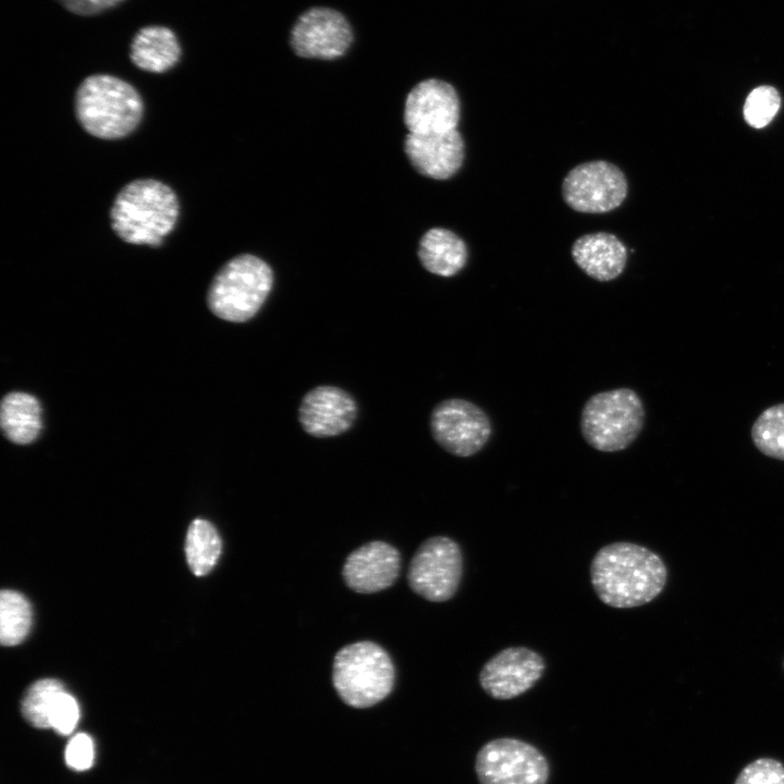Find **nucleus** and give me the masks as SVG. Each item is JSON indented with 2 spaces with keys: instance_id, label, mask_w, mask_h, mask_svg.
<instances>
[{
  "instance_id": "f8f14e48",
  "label": "nucleus",
  "mask_w": 784,
  "mask_h": 784,
  "mask_svg": "<svg viewBox=\"0 0 784 784\" xmlns=\"http://www.w3.org/2000/svg\"><path fill=\"white\" fill-rule=\"evenodd\" d=\"M546 661L527 647H507L491 657L479 672V684L497 700L516 698L531 689L542 677Z\"/></svg>"
},
{
  "instance_id": "c85d7f7f",
  "label": "nucleus",
  "mask_w": 784,
  "mask_h": 784,
  "mask_svg": "<svg viewBox=\"0 0 784 784\" xmlns=\"http://www.w3.org/2000/svg\"><path fill=\"white\" fill-rule=\"evenodd\" d=\"M68 11L77 15H95L109 10L123 0H58Z\"/></svg>"
},
{
  "instance_id": "2eb2a0df",
  "label": "nucleus",
  "mask_w": 784,
  "mask_h": 784,
  "mask_svg": "<svg viewBox=\"0 0 784 784\" xmlns=\"http://www.w3.org/2000/svg\"><path fill=\"white\" fill-rule=\"evenodd\" d=\"M401 555L388 542L375 540L352 551L342 568L346 586L358 593H373L391 587L400 575Z\"/></svg>"
},
{
  "instance_id": "412c9836",
  "label": "nucleus",
  "mask_w": 784,
  "mask_h": 784,
  "mask_svg": "<svg viewBox=\"0 0 784 784\" xmlns=\"http://www.w3.org/2000/svg\"><path fill=\"white\" fill-rule=\"evenodd\" d=\"M221 550V538L211 523L205 519L191 523L185 540V554L188 566L196 576H204L213 568Z\"/></svg>"
},
{
  "instance_id": "dca6fc26",
  "label": "nucleus",
  "mask_w": 784,
  "mask_h": 784,
  "mask_svg": "<svg viewBox=\"0 0 784 784\" xmlns=\"http://www.w3.org/2000/svg\"><path fill=\"white\" fill-rule=\"evenodd\" d=\"M404 150L417 172L434 180L450 179L460 170L464 160V140L457 130L408 133Z\"/></svg>"
},
{
  "instance_id": "aec40b11",
  "label": "nucleus",
  "mask_w": 784,
  "mask_h": 784,
  "mask_svg": "<svg viewBox=\"0 0 784 784\" xmlns=\"http://www.w3.org/2000/svg\"><path fill=\"white\" fill-rule=\"evenodd\" d=\"M0 426L7 439L28 444L39 434L41 407L38 400L25 392L8 393L1 402Z\"/></svg>"
},
{
  "instance_id": "a211bd4d",
  "label": "nucleus",
  "mask_w": 784,
  "mask_h": 784,
  "mask_svg": "<svg viewBox=\"0 0 784 784\" xmlns=\"http://www.w3.org/2000/svg\"><path fill=\"white\" fill-rule=\"evenodd\" d=\"M181 54L175 33L166 26H145L135 34L131 44L132 62L148 72L163 73L172 69Z\"/></svg>"
},
{
  "instance_id": "ddd939ff",
  "label": "nucleus",
  "mask_w": 784,
  "mask_h": 784,
  "mask_svg": "<svg viewBox=\"0 0 784 784\" xmlns=\"http://www.w3.org/2000/svg\"><path fill=\"white\" fill-rule=\"evenodd\" d=\"M456 90L449 83L429 78L418 83L407 95L404 123L409 133H443L456 130L461 106Z\"/></svg>"
},
{
  "instance_id": "4be33fe9",
  "label": "nucleus",
  "mask_w": 784,
  "mask_h": 784,
  "mask_svg": "<svg viewBox=\"0 0 784 784\" xmlns=\"http://www.w3.org/2000/svg\"><path fill=\"white\" fill-rule=\"evenodd\" d=\"M32 608L28 600L14 590L0 593V640L3 646L22 642L32 626Z\"/></svg>"
},
{
  "instance_id": "0eeeda50",
  "label": "nucleus",
  "mask_w": 784,
  "mask_h": 784,
  "mask_svg": "<svg viewBox=\"0 0 784 784\" xmlns=\"http://www.w3.org/2000/svg\"><path fill=\"white\" fill-rule=\"evenodd\" d=\"M463 575V554L456 541L445 536L426 539L414 553L407 572L411 589L431 602L450 600Z\"/></svg>"
},
{
  "instance_id": "f03ea898",
  "label": "nucleus",
  "mask_w": 784,
  "mask_h": 784,
  "mask_svg": "<svg viewBox=\"0 0 784 784\" xmlns=\"http://www.w3.org/2000/svg\"><path fill=\"white\" fill-rule=\"evenodd\" d=\"M179 216L173 189L154 179L134 180L117 194L110 210L115 234L130 244L160 246Z\"/></svg>"
},
{
  "instance_id": "423d86ee",
  "label": "nucleus",
  "mask_w": 784,
  "mask_h": 784,
  "mask_svg": "<svg viewBox=\"0 0 784 784\" xmlns=\"http://www.w3.org/2000/svg\"><path fill=\"white\" fill-rule=\"evenodd\" d=\"M272 284L269 265L254 255H240L217 272L208 290L207 304L220 319L245 322L259 311Z\"/></svg>"
},
{
  "instance_id": "f257e3e1",
  "label": "nucleus",
  "mask_w": 784,
  "mask_h": 784,
  "mask_svg": "<svg viewBox=\"0 0 784 784\" xmlns=\"http://www.w3.org/2000/svg\"><path fill=\"white\" fill-rule=\"evenodd\" d=\"M592 588L604 604L616 609L651 602L664 589L667 568L652 550L627 541L598 550L590 564Z\"/></svg>"
},
{
  "instance_id": "20e7f679",
  "label": "nucleus",
  "mask_w": 784,
  "mask_h": 784,
  "mask_svg": "<svg viewBox=\"0 0 784 784\" xmlns=\"http://www.w3.org/2000/svg\"><path fill=\"white\" fill-rule=\"evenodd\" d=\"M395 669L389 653L369 640L341 648L332 663V683L340 698L354 708L382 701L393 689Z\"/></svg>"
},
{
  "instance_id": "39448f33",
  "label": "nucleus",
  "mask_w": 784,
  "mask_h": 784,
  "mask_svg": "<svg viewBox=\"0 0 784 784\" xmlns=\"http://www.w3.org/2000/svg\"><path fill=\"white\" fill-rule=\"evenodd\" d=\"M645 406L637 392L617 388L591 395L580 414L585 441L600 452L627 449L645 425Z\"/></svg>"
},
{
  "instance_id": "5701e85b",
  "label": "nucleus",
  "mask_w": 784,
  "mask_h": 784,
  "mask_svg": "<svg viewBox=\"0 0 784 784\" xmlns=\"http://www.w3.org/2000/svg\"><path fill=\"white\" fill-rule=\"evenodd\" d=\"M750 436L763 455L784 461V403L762 411L751 426Z\"/></svg>"
},
{
  "instance_id": "b1692460",
  "label": "nucleus",
  "mask_w": 784,
  "mask_h": 784,
  "mask_svg": "<svg viewBox=\"0 0 784 784\" xmlns=\"http://www.w3.org/2000/svg\"><path fill=\"white\" fill-rule=\"evenodd\" d=\"M64 687L53 678L35 682L25 693L21 710L25 720L37 728H50V714Z\"/></svg>"
},
{
  "instance_id": "9b49d317",
  "label": "nucleus",
  "mask_w": 784,
  "mask_h": 784,
  "mask_svg": "<svg viewBox=\"0 0 784 784\" xmlns=\"http://www.w3.org/2000/svg\"><path fill=\"white\" fill-rule=\"evenodd\" d=\"M354 35L346 17L336 10L315 7L294 23L290 44L296 56L306 59H336L345 54Z\"/></svg>"
},
{
  "instance_id": "a878e982",
  "label": "nucleus",
  "mask_w": 784,
  "mask_h": 784,
  "mask_svg": "<svg viewBox=\"0 0 784 784\" xmlns=\"http://www.w3.org/2000/svg\"><path fill=\"white\" fill-rule=\"evenodd\" d=\"M734 784H784V765L771 758H760L747 764Z\"/></svg>"
},
{
  "instance_id": "393cba45",
  "label": "nucleus",
  "mask_w": 784,
  "mask_h": 784,
  "mask_svg": "<svg viewBox=\"0 0 784 784\" xmlns=\"http://www.w3.org/2000/svg\"><path fill=\"white\" fill-rule=\"evenodd\" d=\"M781 106L779 91L769 85L754 88L744 103L745 121L755 128L767 126L775 117Z\"/></svg>"
},
{
  "instance_id": "f3484780",
  "label": "nucleus",
  "mask_w": 784,
  "mask_h": 784,
  "mask_svg": "<svg viewBox=\"0 0 784 784\" xmlns=\"http://www.w3.org/2000/svg\"><path fill=\"white\" fill-rule=\"evenodd\" d=\"M572 256L587 275L602 282L617 278L627 261L624 244L615 235L604 232L577 238L572 246Z\"/></svg>"
},
{
  "instance_id": "cd10ccee",
  "label": "nucleus",
  "mask_w": 784,
  "mask_h": 784,
  "mask_svg": "<svg viewBox=\"0 0 784 784\" xmlns=\"http://www.w3.org/2000/svg\"><path fill=\"white\" fill-rule=\"evenodd\" d=\"M65 762L76 771H85L94 763L95 749L94 743L89 735L77 733L68 743L65 747Z\"/></svg>"
},
{
  "instance_id": "9d476101",
  "label": "nucleus",
  "mask_w": 784,
  "mask_h": 784,
  "mask_svg": "<svg viewBox=\"0 0 784 784\" xmlns=\"http://www.w3.org/2000/svg\"><path fill=\"white\" fill-rule=\"evenodd\" d=\"M562 195L578 212L604 213L617 208L627 195V181L615 164L589 161L573 168L565 176Z\"/></svg>"
},
{
  "instance_id": "6e6552de",
  "label": "nucleus",
  "mask_w": 784,
  "mask_h": 784,
  "mask_svg": "<svg viewBox=\"0 0 784 784\" xmlns=\"http://www.w3.org/2000/svg\"><path fill=\"white\" fill-rule=\"evenodd\" d=\"M475 770L480 784H547L549 764L535 746L516 738H497L478 751Z\"/></svg>"
},
{
  "instance_id": "1a4fd4ad",
  "label": "nucleus",
  "mask_w": 784,
  "mask_h": 784,
  "mask_svg": "<svg viewBox=\"0 0 784 784\" xmlns=\"http://www.w3.org/2000/svg\"><path fill=\"white\" fill-rule=\"evenodd\" d=\"M433 440L448 453L469 457L480 452L492 434L488 414L464 399H448L437 404L430 414Z\"/></svg>"
},
{
  "instance_id": "7ed1b4c3",
  "label": "nucleus",
  "mask_w": 784,
  "mask_h": 784,
  "mask_svg": "<svg viewBox=\"0 0 784 784\" xmlns=\"http://www.w3.org/2000/svg\"><path fill=\"white\" fill-rule=\"evenodd\" d=\"M75 114L88 134L117 139L138 125L143 101L127 82L112 75L95 74L86 77L76 90Z\"/></svg>"
},
{
  "instance_id": "bb28decb",
  "label": "nucleus",
  "mask_w": 784,
  "mask_h": 784,
  "mask_svg": "<svg viewBox=\"0 0 784 784\" xmlns=\"http://www.w3.org/2000/svg\"><path fill=\"white\" fill-rule=\"evenodd\" d=\"M79 720V707L75 698L61 691L50 714V727L58 734H71Z\"/></svg>"
},
{
  "instance_id": "c756f323",
  "label": "nucleus",
  "mask_w": 784,
  "mask_h": 784,
  "mask_svg": "<svg viewBox=\"0 0 784 784\" xmlns=\"http://www.w3.org/2000/svg\"><path fill=\"white\" fill-rule=\"evenodd\" d=\"M783 669H784V661H783Z\"/></svg>"
},
{
  "instance_id": "6ab92c4d",
  "label": "nucleus",
  "mask_w": 784,
  "mask_h": 784,
  "mask_svg": "<svg viewBox=\"0 0 784 784\" xmlns=\"http://www.w3.org/2000/svg\"><path fill=\"white\" fill-rule=\"evenodd\" d=\"M467 247L455 233L443 228L427 231L420 240L418 257L424 268L440 277H453L467 261Z\"/></svg>"
},
{
  "instance_id": "4468645a",
  "label": "nucleus",
  "mask_w": 784,
  "mask_h": 784,
  "mask_svg": "<svg viewBox=\"0 0 784 784\" xmlns=\"http://www.w3.org/2000/svg\"><path fill=\"white\" fill-rule=\"evenodd\" d=\"M357 416V404L345 390L334 385H317L302 397L298 421L315 438L335 437L346 432Z\"/></svg>"
}]
</instances>
